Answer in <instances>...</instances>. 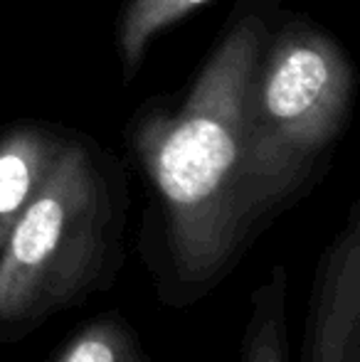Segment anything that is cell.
I'll return each mask as SVG.
<instances>
[{
    "instance_id": "cell-4",
    "label": "cell",
    "mask_w": 360,
    "mask_h": 362,
    "mask_svg": "<svg viewBox=\"0 0 360 362\" xmlns=\"http://www.w3.org/2000/svg\"><path fill=\"white\" fill-rule=\"evenodd\" d=\"M303 362H360V205L316 264Z\"/></svg>"
},
{
    "instance_id": "cell-1",
    "label": "cell",
    "mask_w": 360,
    "mask_h": 362,
    "mask_svg": "<svg viewBox=\"0 0 360 362\" xmlns=\"http://www.w3.org/2000/svg\"><path fill=\"white\" fill-rule=\"evenodd\" d=\"M265 42V20H237L185 106L175 116L149 121L136 136L141 163L163 207L161 293L170 305L205 296L274 210L247 156V91Z\"/></svg>"
},
{
    "instance_id": "cell-5",
    "label": "cell",
    "mask_w": 360,
    "mask_h": 362,
    "mask_svg": "<svg viewBox=\"0 0 360 362\" xmlns=\"http://www.w3.org/2000/svg\"><path fill=\"white\" fill-rule=\"evenodd\" d=\"M64 141L42 129H15L0 139V249L10 229L52 173Z\"/></svg>"
},
{
    "instance_id": "cell-8",
    "label": "cell",
    "mask_w": 360,
    "mask_h": 362,
    "mask_svg": "<svg viewBox=\"0 0 360 362\" xmlns=\"http://www.w3.org/2000/svg\"><path fill=\"white\" fill-rule=\"evenodd\" d=\"M202 3L207 0H131L119 30V49L126 67H139L151 40Z\"/></svg>"
},
{
    "instance_id": "cell-3",
    "label": "cell",
    "mask_w": 360,
    "mask_h": 362,
    "mask_svg": "<svg viewBox=\"0 0 360 362\" xmlns=\"http://www.w3.org/2000/svg\"><path fill=\"white\" fill-rule=\"evenodd\" d=\"M353 76L328 37L284 35L260 57L247 91V156L262 195L281 205L346 119Z\"/></svg>"
},
{
    "instance_id": "cell-2",
    "label": "cell",
    "mask_w": 360,
    "mask_h": 362,
    "mask_svg": "<svg viewBox=\"0 0 360 362\" xmlns=\"http://www.w3.org/2000/svg\"><path fill=\"white\" fill-rule=\"evenodd\" d=\"M116 239L104 173L84 146L64 144L0 249V340L20 338L104 286Z\"/></svg>"
},
{
    "instance_id": "cell-6",
    "label": "cell",
    "mask_w": 360,
    "mask_h": 362,
    "mask_svg": "<svg viewBox=\"0 0 360 362\" xmlns=\"http://www.w3.org/2000/svg\"><path fill=\"white\" fill-rule=\"evenodd\" d=\"M237 362H289L286 269L272 267L269 276L252 291L250 318Z\"/></svg>"
},
{
    "instance_id": "cell-7",
    "label": "cell",
    "mask_w": 360,
    "mask_h": 362,
    "mask_svg": "<svg viewBox=\"0 0 360 362\" xmlns=\"http://www.w3.org/2000/svg\"><path fill=\"white\" fill-rule=\"evenodd\" d=\"M52 362H151V358L134 328L111 313L82 325Z\"/></svg>"
}]
</instances>
